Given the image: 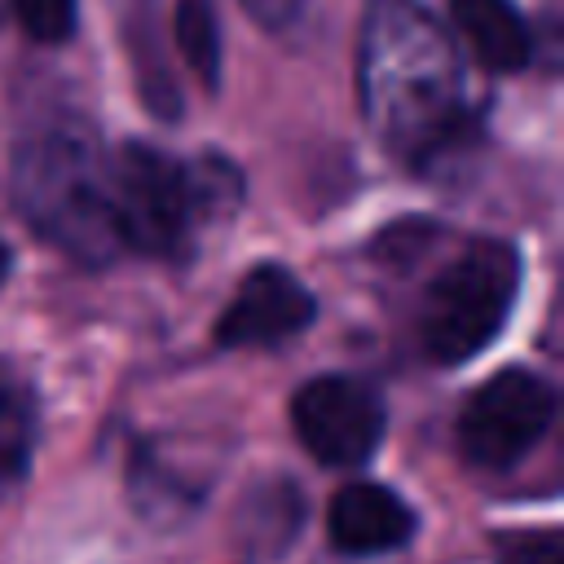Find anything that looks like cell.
<instances>
[{
  "label": "cell",
  "mask_w": 564,
  "mask_h": 564,
  "mask_svg": "<svg viewBox=\"0 0 564 564\" xmlns=\"http://www.w3.org/2000/svg\"><path fill=\"white\" fill-rule=\"evenodd\" d=\"M317 317L313 291L282 264H256L242 273L234 300L220 308L216 344L220 348H273L308 330Z\"/></svg>",
  "instance_id": "7"
},
{
  "label": "cell",
  "mask_w": 564,
  "mask_h": 564,
  "mask_svg": "<svg viewBox=\"0 0 564 564\" xmlns=\"http://www.w3.org/2000/svg\"><path fill=\"white\" fill-rule=\"evenodd\" d=\"M172 40L185 66L198 75L203 88L220 84V18L212 0H176L172 9Z\"/></svg>",
  "instance_id": "13"
},
{
  "label": "cell",
  "mask_w": 564,
  "mask_h": 564,
  "mask_svg": "<svg viewBox=\"0 0 564 564\" xmlns=\"http://www.w3.org/2000/svg\"><path fill=\"white\" fill-rule=\"evenodd\" d=\"M13 13L40 44H62L75 31V0H13Z\"/></svg>",
  "instance_id": "14"
},
{
  "label": "cell",
  "mask_w": 564,
  "mask_h": 564,
  "mask_svg": "<svg viewBox=\"0 0 564 564\" xmlns=\"http://www.w3.org/2000/svg\"><path fill=\"white\" fill-rule=\"evenodd\" d=\"M238 194V172L212 154L181 163L154 145L128 141L110 159V216L119 247L154 260L189 256L198 229L212 216H225Z\"/></svg>",
  "instance_id": "3"
},
{
  "label": "cell",
  "mask_w": 564,
  "mask_h": 564,
  "mask_svg": "<svg viewBox=\"0 0 564 564\" xmlns=\"http://www.w3.org/2000/svg\"><path fill=\"white\" fill-rule=\"evenodd\" d=\"M40 436V397L31 375L0 357V489L22 480Z\"/></svg>",
  "instance_id": "11"
},
{
  "label": "cell",
  "mask_w": 564,
  "mask_h": 564,
  "mask_svg": "<svg viewBox=\"0 0 564 564\" xmlns=\"http://www.w3.org/2000/svg\"><path fill=\"white\" fill-rule=\"evenodd\" d=\"M300 529H304V494L295 480L273 476V480L251 485L238 498L229 538L242 564H269L295 546Z\"/></svg>",
  "instance_id": "9"
},
{
  "label": "cell",
  "mask_w": 564,
  "mask_h": 564,
  "mask_svg": "<svg viewBox=\"0 0 564 564\" xmlns=\"http://www.w3.org/2000/svg\"><path fill=\"white\" fill-rule=\"evenodd\" d=\"M449 18L467 48L489 70H524L533 57V35L511 0H449Z\"/></svg>",
  "instance_id": "10"
},
{
  "label": "cell",
  "mask_w": 564,
  "mask_h": 564,
  "mask_svg": "<svg viewBox=\"0 0 564 564\" xmlns=\"http://www.w3.org/2000/svg\"><path fill=\"white\" fill-rule=\"evenodd\" d=\"M9 269H13V256H9V247L0 242V286H4V278H9Z\"/></svg>",
  "instance_id": "17"
},
{
  "label": "cell",
  "mask_w": 564,
  "mask_h": 564,
  "mask_svg": "<svg viewBox=\"0 0 564 564\" xmlns=\"http://www.w3.org/2000/svg\"><path fill=\"white\" fill-rule=\"evenodd\" d=\"M260 26H269V31H282V26H291L295 18H300V9H304V0H238Z\"/></svg>",
  "instance_id": "16"
},
{
  "label": "cell",
  "mask_w": 564,
  "mask_h": 564,
  "mask_svg": "<svg viewBox=\"0 0 564 564\" xmlns=\"http://www.w3.org/2000/svg\"><path fill=\"white\" fill-rule=\"evenodd\" d=\"M291 427L317 463L361 467L388 432V405L379 388L357 375H317L300 383L291 401Z\"/></svg>",
  "instance_id": "6"
},
{
  "label": "cell",
  "mask_w": 564,
  "mask_h": 564,
  "mask_svg": "<svg viewBox=\"0 0 564 564\" xmlns=\"http://www.w3.org/2000/svg\"><path fill=\"white\" fill-rule=\"evenodd\" d=\"M123 44H128V62H132L137 93L145 97V106L159 119H176L181 115V88H176L167 62L159 57L150 0H128V9H123Z\"/></svg>",
  "instance_id": "12"
},
{
  "label": "cell",
  "mask_w": 564,
  "mask_h": 564,
  "mask_svg": "<svg viewBox=\"0 0 564 564\" xmlns=\"http://www.w3.org/2000/svg\"><path fill=\"white\" fill-rule=\"evenodd\" d=\"M520 291V251L502 238H471L427 282L419 344L436 366L471 361L502 330Z\"/></svg>",
  "instance_id": "4"
},
{
  "label": "cell",
  "mask_w": 564,
  "mask_h": 564,
  "mask_svg": "<svg viewBox=\"0 0 564 564\" xmlns=\"http://www.w3.org/2000/svg\"><path fill=\"white\" fill-rule=\"evenodd\" d=\"M419 520L410 511V502L375 480H352L344 485L330 507H326V533L330 546L344 555H379V551H397L414 538Z\"/></svg>",
  "instance_id": "8"
},
{
  "label": "cell",
  "mask_w": 564,
  "mask_h": 564,
  "mask_svg": "<svg viewBox=\"0 0 564 564\" xmlns=\"http://www.w3.org/2000/svg\"><path fill=\"white\" fill-rule=\"evenodd\" d=\"M551 423H555V388L524 366H507L463 401L454 441L471 467L507 471L538 449Z\"/></svg>",
  "instance_id": "5"
},
{
  "label": "cell",
  "mask_w": 564,
  "mask_h": 564,
  "mask_svg": "<svg viewBox=\"0 0 564 564\" xmlns=\"http://www.w3.org/2000/svg\"><path fill=\"white\" fill-rule=\"evenodd\" d=\"M494 546H498V564H564V538H560V529L502 533Z\"/></svg>",
  "instance_id": "15"
},
{
  "label": "cell",
  "mask_w": 564,
  "mask_h": 564,
  "mask_svg": "<svg viewBox=\"0 0 564 564\" xmlns=\"http://www.w3.org/2000/svg\"><path fill=\"white\" fill-rule=\"evenodd\" d=\"M361 115L383 150L436 167L476 137L467 75L445 26L410 0H375L357 48Z\"/></svg>",
  "instance_id": "1"
},
{
  "label": "cell",
  "mask_w": 564,
  "mask_h": 564,
  "mask_svg": "<svg viewBox=\"0 0 564 564\" xmlns=\"http://www.w3.org/2000/svg\"><path fill=\"white\" fill-rule=\"evenodd\" d=\"M13 203L79 264H110L123 251L110 216V159L79 123H48L13 150Z\"/></svg>",
  "instance_id": "2"
}]
</instances>
